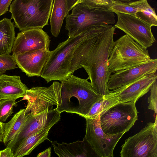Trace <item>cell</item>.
Instances as JSON below:
<instances>
[{"label": "cell", "mask_w": 157, "mask_h": 157, "mask_svg": "<svg viewBox=\"0 0 157 157\" xmlns=\"http://www.w3.org/2000/svg\"><path fill=\"white\" fill-rule=\"evenodd\" d=\"M51 147H49L39 153L36 157H51Z\"/></svg>", "instance_id": "obj_31"}, {"label": "cell", "mask_w": 157, "mask_h": 157, "mask_svg": "<svg viewBox=\"0 0 157 157\" xmlns=\"http://www.w3.org/2000/svg\"><path fill=\"white\" fill-rule=\"evenodd\" d=\"M12 0H0V16L8 11Z\"/></svg>", "instance_id": "obj_29"}, {"label": "cell", "mask_w": 157, "mask_h": 157, "mask_svg": "<svg viewBox=\"0 0 157 157\" xmlns=\"http://www.w3.org/2000/svg\"><path fill=\"white\" fill-rule=\"evenodd\" d=\"M86 130L84 139L96 152L104 157L111 156L117 143L124 133L109 135L102 130L99 115L94 118H86Z\"/></svg>", "instance_id": "obj_9"}, {"label": "cell", "mask_w": 157, "mask_h": 157, "mask_svg": "<svg viewBox=\"0 0 157 157\" xmlns=\"http://www.w3.org/2000/svg\"><path fill=\"white\" fill-rule=\"evenodd\" d=\"M17 67L16 63L12 55H0V75H3L7 70Z\"/></svg>", "instance_id": "obj_26"}, {"label": "cell", "mask_w": 157, "mask_h": 157, "mask_svg": "<svg viewBox=\"0 0 157 157\" xmlns=\"http://www.w3.org/2000/svg\"><path fill=\"white\" fill-rule=\"evenodd\" d=\"M25 109H21L11 120L4 124L2 142L6 146L21 131L25 121Z\"/></svg>", "instance_id": "obj_21"}, {"label": "cell", "mask_w": 157, "mask_h": 157, "mask_svg": "<svg viewBox=\"0 0 157 157\" xmlns=\"http://www.w3.org/2000/svg\"><path fill=\"white\" fill-rule=\"evenodd\" d=\"M92 26L78 35L69 37L51 51L40 77L48 83L55 80L61 82L67 79L72 75L71 64L74 53L78 46L88 37Z\"/></svg>", "instance_id": "obj_2"}, {"label": "cell", "mask_w": 157, "mask_h": 157, "mask_svg": "<svg viewBox=\"0 0 157 157\" xmlns=\"http://www.w3.org/2000/svg\"><path fill=\"white\" fill-rule=\"evenodd\" d=\"M150 95L148 98L149 103L148 108L154 111L155 113H157V82L156 81L151 86Z\"/></svg>", "instance_id": "obj_28"}, {"label": "cell", "mask_w": 157, "mask_h": 157, "mask_svg": "<svg viewBox=\"0 0 157 157\" xmlns=\"http://www.w3.org/2000/svg\"><path fill=\"white\" fill-rule=\"evenodd\" d=\"M61 83L54 82L48 87L36 86L28 89L22 100L27 101L25 115H34L47 109H53L54 105L61 103Z\"/></svg>", "instance_id": "obj_8"}, {"label": "cell", "mask_w": 157, "mask_h": 157, "mask_svg": "<svg viewBox=\"0 0 157 157\" xmlns=\"http://www.w3.org/2000/svg\"><path fill=\"white\" fill-rule=\"evenodd\" d=\"M51 40L42 29H34L22 31L15 37L12 55L39 50H49Z\"/></svg>", "instance_id": "obj_12"}, {"label": "cell", "mask_w": 157, "mask_h": 157, "mask_svg": "<svg viewBox=\"0 0 157 157\" xmlns=\"http://www.w3.org/2000/svg\"><path fill=\"white\" fill-rule=\"evenodd\" d=\"M88 79L72 75L61 82V104L56 108L60 113L77 114L85 119L94 104L102 96L93 88Z\"/></svg>", "instance_id": "obj_1"}, {"label": "cell", "mask_w": 157, "mask_h": 157, "mask_svg": "<svg viewBox=\"0 0 157 157\" xmlns=\"http://www.w3.org/2000/svg\"><path fill=\"white\" fill-rule=\"evenodd\" d=\"M25 121L23 128L6 146L13 153L21 142L31 135L43 129L52 127L60 120L61 113L55 108L47 109L34 115H25Z\"/></svg>", "instance_id": "obj_10"}, {"label": "cell", "mask_w": 157, "mask_h": 157, "mask_svg": "<svg viewBox=\"0 0 157 157\" xmlns=\"http://www.w3.org/2000/svg\"><path fill=\"white\" fill-rule=\"evenodd\" d=\"M157 59L149 61L136 67L118 71L111 75L107 87L113 90L124 86L147 74L156 72Z\"/></svg>", "instance_id": "obj_13"}, {"label": "cell", "mask_w": 157, "mask_h": 157, "mask_svg": "<svg viewBox=\"0 0 157 157\" xmlns=\"http://www.w3.org/2000/svg\"><path fill=\"white\" fill-rule=\"evenodd\" d=\"M157 78L156 72L147 74L128 85L112 91L117 94L120 102L136 103L139 98L148 92Z\"/></svg>", "instance_id": "obj_15"}, {"label": "cell", "mask_w": 157, "mask_h": 157, "mask_svg": "<svg viewBox=\"0 0 157 157\" xmlns=\"http://www.w3.org/2000/svg\"><path fill=\"white\" fill-rule=\"evenodd\" d=\"M55 153L59 157H104L99 155L84 138L70 143L50 140ZM107 157H114L113 155Z\"/></svg>", "instance_id": "obj_16"}, {"label": "cell", "mask_w": 157, "mask_h": 157, "mask_svg": "<svg viewBox=\"0 0 157 157\" xmlns=\"http://www.w3.org/2000/svg\"><path fill=\"white\" fill-rule=\"evenodd\" d=\"M148 50L125 34L114 41L108 59V71L115 72L132 68L150 60Z\"/></svg>", "instance_id": "obj_4"}, {"label": "cell", "mask_w": 157, "mask_h": 157, "mask_svg": "<svg viewBox=\"0 0 157 157\" xmlns=\"http://www.w3.org/2000/svg\"><path fill=\"white\" fill-rule=\"evenodd\" d=\"M65 20V29L68 31L69 37L78 35L92 26L110 25L116 22L113 13L108 10L91 8L84 0H79Z\"/></svg>", "instance_id": "obj_5"}, {"label": "cell", "mask_w": 157, "mask_h": 157, "mask_svg": "<svg viewBox=\"0 0 157 157\" xmlns=\"http://www.w3.org/2000/svg\"><path fill=\"white\" fill-rule=\"evenodd\" d=\"M52 127L41 129L22 141L16 148L14 157H23L29 154L37 146L48 139V132Z\"/></svg>", "instance_id": "obj_19"}, {"label": "cell", "mask_w": 157, "mask_h": 157, "mask_svg": "<svg viewBox=\"0 0 157 157\" xmlns=\"http://www.w3.org/2000/svg\"><path fill=\"white\" fill-rule=\"evenodd\" d=\"M79 0H54L50 17V31L52 35L57 37L60 31L64 19L70 10Z\"/></svg>", "instance_id": "obj_17"}, {"label": "cell", "mask_w": 157, "mask_h": 157, "mask_svg": "<svg viewBox=\"0 0 157 157\" xmlns=\"http://www.w3.org/2000/svg\"><path fill=\"white\" fill-rule=\"evenodd\" d=\"M51 52L39 50L12 56L17 67L28 77L40 76Z\"/></svg>", "instance_id": "obj_14"}, {"label": "cell", "mask_w": 157, "mask_h": 157, "mask_svg": "<svg viewBox=\"0 0 157 157\" xmlns=\"http://www.w3.org/2000/svg\"><path fill=\"white\" fill-rule=\"evenodd\" d=\"M129 3L137 10L135 17L151 27L157 26V17L155 10L150 6L147 0L130 1Z\"/></svg>", "instance_id": "obj_22"}, {"label": "cell", "mask_w": 157, "mask_h": 157, "mask_svg": "<svg viewBox=\"0 0 157 157\" xmlns=\"http://www.w3.org/2000/svg\"><path fill=\"white\" fill-rule=\"evenodd\" d=\"M117 14V20L114 26L116 29L123 31L146 49L155 42L150 25L134 15L121 13Z\"/></svg>", "instance_id": "obj_11"}, {"label": "cell", "mask_w": 157, "mask_h": 157, "mask_svg": "<svg viewBox=\"0 0 157 157\" xmlns=\"http://www.w3.org/2000/svg\"><path fill=\"white\" fill-rule=\"evenodd\" d=\"M3 123L0 122V143L2 142V138L4 132Z\"/></svg>", "instance_id": "obj_32"}, {"label": "cell", "mask_w": 157, "mask_h": 157, "mask_svg": "<svg viewBox=\"0 0 157 157\" xmlns=\"http://www.w3.org/2000/svg\"><path fill=\"white\" fill-rule=\"evenodd\" d=\"M28 89L19 76L0 75V100L23 97Z\"/></svg>", "instance_id": "obj_18"}, {"label": "cell", "mask_w": 157, "mask_h": 157, "mask_svg": "<svg viewBox=\"0 0 157 157\" xmlns=\"http://www.w3.org/2000/svg\"><path fill=\"white\" fill-rule=\"evenodd\" d=\"M119 102L117 94L111 90L109 94L104 96L94 104L86 119L95 118L104 111Z\"/></svg>", "instance_id": "obj_23"}, {"label": "cell", "mask_w": 157, "mask_h": 157, "mask_svg": "<svg viewBox=\"0 0 157 157\" xmlns=\"http://www.w3.org/2000/svg\"><path fill=\"white\" fill-rule=\"evenodd\" d=\"M138 120L136 103L119 102L99 115L101 128L106 134L125 133Z\"/></svg>", "instance_id": "obj_6"}, {"label": "cell", "mask_w": 157, "mask_h": 157, "mask_svg": "<svg viewBox=\"0 0 157 157\" xmlns=\"http://www.w3.org/2000/svg\"><path fill=\"white\" fill-rule=\"evenodd\" d=\"M53 0H14L9 11L20 31L42 29L48 25Z\"/></svg>", "instance_id": "obj_3"}, {"label": "cell", "mask_w": 157, "mask_h": 157, "mask_svg": "<svg viewBox=\"0 0 157 157\" xmlns=\"http://www.w3.org/2000/svg\"><path fill=\"white\" fill-rule=\"evenodd\" d=\"M157 116L140 131L128 137L121 146V157H157Z\"/></svg>", "instance_id": "obj_7"}, {"label": "cell", "mask_w": 157, "mask_h": 157, "mask_svg": "<svg viewBox=\"0 0 157 157\" xmlns=\"http://www.w3.org/2000/svg\"><path fill=\"white\" fill-rule=\"evenodd\" d=\"M90 7L109 10L114 3V0H84Z\"/></svg>", "instance_id": "obj_27"}, {"label": "cell", "mask_w": 157, "mask_h": 157, "mask_svg": "<svg viewBox=\"0 0 157 157\" xmlns=\"http://www.w3.org/2000/svg\"><path fill=\"white\" fill-rule=\"evenodd\" d=\"M0 157H14L13 153L9 147L0 151Z\"/></svg>", "instance_id": "obj_30"}, {"label": "cell", "mask_w": 157, "mask_h": 157, "mask_svg": "<svg viewBox=\"0 0 157 157\" xmlns=\"http://www.w3.org/2000/svg\"><path fill=\"white\" fill-rule=\"evenodd\" d=\"M16 98L0 100V122L6 121L13 113V106H17Z\"/></svg>", "instance_id": "obj_25"}, {"label": "cell", "mask_w": 157, "mask_h": 157, "mask_svg": "<svg viewBox=\"0 0 157 157\" xmlns=\"http://www.w3.org/2000/svg\"><path fill=\"white\" fill-rule=\"evenodd\" d=\"M128 1L114 0L109 11L115 13L135 16L137 11L136 8L130 5Z\"/></svg>", "instance_id": "obj_24"}, {"label": "cell", "mask_w": 157, "mask_h": 157, "mask_svg": "<svg viewBox=\"0 0 157 157\" xmlns=\"http://www.w3.org/2000/svg\"><path fill=\"white\" fill-rule=\"evenodd\" d=\"M14 24L10 19L0 20V55H10L15 38Z\"/></svg>", "instance_id": "obj_20"}]
</instances>
